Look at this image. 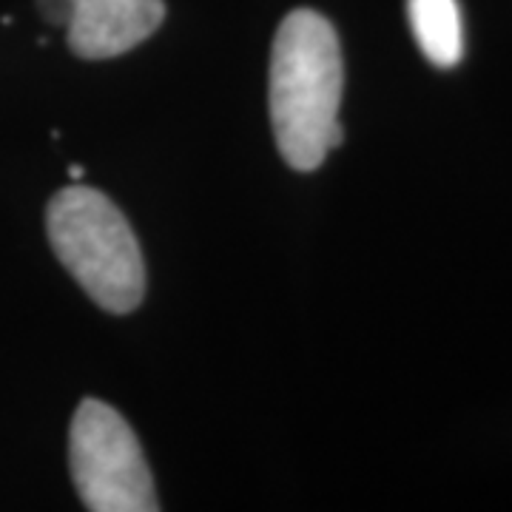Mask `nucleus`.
I'll list each match as a JSON object with an SVG mask.
<instances>
[{
    "instance_id": "obj_1",
    "label": "nucleus",
    "mask_w": 512,
    "mask_h": 512,
    "mask_svg": "<svg viewBox=\"0 0 512 512\" xmlns=\"http://www.w3.org/2000/svg\"><path fill=\"white\" fill-rule=\"evenodd\" d=\"M345 89V60L339 35L313 9H296L279 23L271 49V123L282 160L296 171L325 163L342 146L339 103Z\"/></svg>"
},
{
    "instance_id": "obj_2",
    "label": "nucleus",
    "mask_w": 512,
    "mask_h": 512,
    "mask_svg": "<svg viewBox=\"0 0 512 512\" xmlns=\"http://www.w3.org/2000/svg\"><path fill=\"white\" fill-rule=\"evenodd\" d=\"M46 234L63 268L106 313H131L146 296V262L123 211L86 185L57 191L46 208Z\"/></svg>"
},
{
    "instance_id": "obj_3",
    "label": "nucleus",
    "mask_w": 512,
    "mask_h": 512,
    "mask_svg": "<svg viewBox=\"0 0 512 512\" xmlns=\"http://www.w3.org/2000/svg\"><path fill=\"white\" fill-rule=\"evenodd\" d=\"M69 467L86 510H160L143 447L128 421L106 402L83 399L74 410Z\"/></svg>"
},
{
    "instance_id": "obj_4",
    "label": "nucleus",
    "mask_w": 512,
    "mask_h": 512,
    "mask_svg": "<svg viewBox=\"0 0 512 512\" xmlns=\"http://www.w3.org/2000/svg\"><path fill=\"white\" fill-rule=\"evenodd\" d=\"M163 20V0H74L66 40L83 60H109L140 46Z\"/></svg>"
},
{
    "instance_id": "obj_5",
    "label": "nucleus",
    "mask_w": 512,
    "mask_h": 512,
    "mask_svg": "<svg viewBox=\"0 0 512 512\" xmlns=\"http://www.w3.org/2000/svg\"><path fill=\"white\" fill-rule=\"evenodd\" d=\"M410 29L424 57L439 66L453 69L464 57V23L458 0H407Z\"/></svg>"
},
{
    "instance_id": "obj_6",
    "label": "nucleus",
    "mask_w": 512,
    "mask_h": 512,
    "mask_svg": "<svg viewBox=\"0 0 512 512\" xmlns=\"http://www.w3.org/2000/svg\"><path fill=\"white\" fill-rule=\"evenodd\" d=\"M37 9H40V15L46 18V23H52V26H69V20H72L74 12V0H37Z\"/></svg>"
},
{
    "instance_id": "obj_7",
    "label": "nucleus",
    "mask_w": 512,
    "mask_h": 512,
    "mask_svg": "<svg viewBox=\"0 0 512 512\" xmlns=\"http://www.w3.org/2000/svg\"><path fill=\"white\" fill-rule=\"evenodd\" d=\"M69 177H72V180H83V168H80V165H72V168H69Z\"/></svg>"
}]
</instances>
